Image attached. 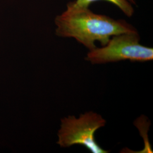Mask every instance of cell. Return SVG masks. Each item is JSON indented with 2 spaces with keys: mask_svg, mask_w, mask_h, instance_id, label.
I'll return each instance as SVG.
<instances>
[{
  "mask_svg": "<svg viewBox=\"0 0 153 153\" xmlns=\"http://www.w3.org/2000/svg\"><path fill=\"white\" fill-rule=\"evenodd\" d=\"M55 22L56 35L74 38L89 51L97 47L96 41L103 47L114 35L138 33L135 28L124 20H116L95 14L88 7L79 6L74 2L67 4L66 10L56 17Z\"/></svg>",
  "mask_w": 153,
  "mask_h": 153,
  "instance_id": "1",
  "label": "cell"
},
{
  "mask_svg": "<svg viewBox=\"0 0 153 153\" xmlns=\"http://www.w3.org/2000/svg\"><path fill=\"white\" fill-rule=\"evenodd\" d=\"M138 33H124L112 36L101 48L89 51L85 60L93 65L121 61L146 62L153 60V49L140 43Z\"/></svg>",
  "mask_w": 153,
  "mask_h": 153,
  "instance_id": "2",
  "label": "cell"
},
{
  "mask_svg": "<svg viewBox=\"0 0 153 153\" xmlns=\"http://www.w3.org/2000/svg\"><path fill=\"white\" fill-rule=\"evenodd\" d=\"M106 120L102 116L92 111L81 114L79 118L70 115L61 120L58 131L57 144L62 148L81 145L93 153H108L95 139V133L104 127Z\"/></svg>",
  "mask_w": 153,
  "mask_h": 153,
  "instance_id": "3",
  "label": "cell"
},
{
  "mask_svg": "<svg viewBox=\"0 0 153 153\" xmlns=\"http://www.w3.org/2000/svg\"><path fill=\"white\" fill-rule=\"evenodd\" d=\"M100 0H76L74 1L77 5L88 7L89 5L95 1ZM113 4L118 7L126 16H131L134 14V9L131 4L128 0H103Z\"/></svg>",
  "mask_w": 153,
  "mask_h": 153,
  "instance_id": "4",
  "label": "cell"
},
{
  "mask_svg": "<svg viewBox=\"0 0 153 153\" xmlns=\"http://www.w3.org/2000/svg\"><path fill=\"white\" fill-rule=\"evenodd\" d=\"M128 1H129L131 4H136V0H128Z\"/></svg>",
  "mask_w": 153,
  "mask_h": 153,
  "instance_id": "5",
  "label": "cell"
}]
</instances>
